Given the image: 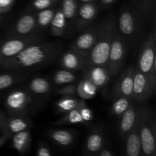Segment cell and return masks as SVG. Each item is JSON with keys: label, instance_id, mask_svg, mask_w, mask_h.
I'll list each match as a JSON object with an SVG mask.
<instances>
[{"label": "cell", "instance_id": "cell-1", "mask_svg": "<svg viewBox=\"0 0 156 156\" xmlns=\"http://www.w3.org/2000/svg\"><path fill=\"white\" fill-rule=\"evenodd\" d=\"M62 50L59 42L34 43L13 57L0 64V68L12 71L32 69L47 66L59 56Z\"/></svg>", "mask_w": 156, "mask_h": 156}, {"label": "cell", "instance_id": "cell-2", "mask_svg": "<svg viewBox=\"0 0 156 156\" xmlns=\"http://www.w3.org/2000/svg\"><path fill=\"white\" fill-rule=\"evenodd\" d=\"M117 32V17L110 14L98 23V34L95 44L87 56L86 66H107L110 49Z\"/></svg>", "mask_w": 156, "mask_h": 156}, {"label": "cell", "instance_id": "cell-3", "mask_svg": "<svg viewBox=\"0 0 156 156\" xmlns=\"http://www.w3.org/2000/svg\"><path fill=\"white\" fill-rule=\"evenodd\" d=\"M145 18L129 5H123L117 18V30L128 47L137 44L144 29Z\"/></svg>", "mask_w": 156, "mask_h": 156}, {"label": "cell", "instance_id": "cell-4", "mask_svg": "<svg viewBox=\"0 0 156 156\" xmlns=\"http://www.w3.org/2000/svg\"><path fill=\"white\" fill-rule=\"evenodd\" d=\"M138 125L141 139L142 155H156V124L154 114L147 106L138 108Z\"/></svg>", "mask_w": 156, "mask_h": 156}, {"label": "cell", "instance_id": "cell-5", "mask_svg": "<svg viewBox=\"0 0 156 156\" xmlns=\"http://www.w3.org/2000/svg\"><path fill=\"white\" fill-rule=\"evenodd\" d=\"M155 41V32L153 31L142 45L135 66L146 76L154 93L156 89Z\"/></svg>", "mask_w": 156, "mask_h": 156}, {"label": "cell", "instance_id": "cell-6", "mask_svg": "<svg viewBox=\"0 0 156 156\" xmlns=\"http://www.w3.org/2000/svg\"><path fill=\"white\" fill-rule=\"evenodd\" d=\"M128 46L119 33L116 32L110 49L108 61V69L110 77H115L120 73L123 66L127 53Z\"/></svg>", "mask_w": 156, "mask_h": 156}, {"label": "cell", "instance_id": "cell-7", "mask_svg": "<svg viewBox=\"0 0 156 156\" xmlns=\"http://www.w3.org/2000/svg\"><path fill=\"white\" fill-rule=\"evenodd\" d=\"M43 38L36 34L20 37H10L0 41V64L13 57L28 46L42 41Z\"/></svg>", "mask_w": 156, "mask_h": 156}, {"label": "cell", "instance_id": "cell-8", "mask_svg": "<svg viewBox=\"0 0 156 156\" xmlns=\"http://www.w3.org/2000/svg\"><path fill=\"white\" fill-rule=\"evenodd\" d=\"M34 103V98L29 91L18 89L7 95L5 106L12 115L24 116Z\"/></svg>", "mask_w": 156, "mask_h": 156}, {"label": "cell", "instance_id": "cell-9", "mask_svg": "<svg viewBox=\"0 0 156 156\" xmlns=\"http://www.w3.org/2000/svg\"><path fill=\"white\" fill-rule=\"evenodd\" d=\"M97 34L98 24H91L73 41L70 49L87 58L95 44Z\"/></svg>", "mask_w": 156, "mask_h": 156}, {"label": "cell", "instance_id": "cell-10", "mask_svg": "<svg viewBox=\"0 0 156 156\" xmlns=\"http://www.w3.org/2000/svg\"><path fill=\"white\" fill-rule=\"evenodd\" d=\"M37 34L36 15L32 12L27 13L20 17L10 29L8 37H27Z\"/></svg>", "mask_w": 156, "mask_h": 156}, {"label": "cell", "instance_id": "cell-11", "mask_svg": "<svg viewBox=\"0 0 156 156\" xmlns=\"http://www.w3.org/2000/svg\"><path fill=\"white\" fill-rule=\"evenodd\" d=\"M134 73H135V66H129L121 73L120 77H118L116 81L115 85L113 88L112 96L114 99L119 97H126L131 99Z\"/></svg>", "mask_w": 156, "mask_h": 156}, {"label": "cell", "instance_id": "cell-12", "mask_svg": "<svg viewBox=\"0 0 156 156\" xmlns=\"http://www.w3.org/2000/svg\"><path fill=\"white\" fill-rule=\"evenodd\" d=\"M155 93L151 88L146 76L135 67L133 93L131 100L143 103L150 98Z\"/></svg>", "mask_w": 156, "mask_h": 156}, {"label": "cell", "instance_id": "cell-13", "mask_svg": "<svg viewBox=\"0 0 156 156\" xmlns=\"http://www.w3.org/2000/svg\"><path fill=\"white\" fill-rule=\"evenodd\" d=\"M98 13V5L94 2L82 3L76 15V29L84 30L91 25Z\"/></svg>", "mask_w": 156, "mask_h": 156}, {"label": "cell", "instance_id": "cell-14", "mask_svg": "<svg viewBox=\"0 0 156 156\" xmlns=\"http://www.w3.org/2000/svg\"><path fill=\"white\" fill-rule=\"evenodd\" d=\"M59 64L62 68L71 72L80 71L86 66L87 59L85 56L70 49L62 53Z\"/></svg>", "mask_w": 156, "mask_h": 156}, {"label": "cell", "instance_id": "cell-15", "mask_svg": "<svg viewBox=\"0 0 156 156\" xmlns=\"http://www.w3.org/2000/svg\"><path fill=\"white\" fill-rule=\"evenodd\" d=\"M105 146V134L101 126L92 127L87 136L85 146V154L97 155L98 152Z\"/></svg>", "mask_w": 156, "mask_h": 156}, {"label": "cell", "instance_id": "cell-16", "mask_svg": "<svg viewBox=\"0 0 156 156\" xmlns=\"http://www.w3.org/2000/svg\"><path fill=\"white\" fill-rule=\"evenodd\" d=\"M82 71L84 73V77L91 80L98 89L105 87L111 79L108 66H85Z\"/></svg>", "mask_w": 156, "mask_h": 156}, {"label": "cell", "instance_id": "cell-17", "mask_svg": "<svg viewBox=\"0 0 156 156\" xmlns=\"http://www.w3.org/2000/svg\"><path fill=\"white\" fill-rule=\"evenodd\" d=\"M138 118V108L134 104L131 103L129 108L119 117L118 133L122 139H124L126 134L131 130L136 124Z\"/></svg>", "mask_w": 156, "mask_h": 156}, {"label": "cell", "instance_id": "cell-18", "mask_svg": "<svg viewBox=\"0 0 156 156\" xmlns=\"http://www.w3.org/2000/svg\"><path fill=\"white\" fill-rule=\"evenodd\" d=\"M125 154L128 156H140L142 155L141 139L139 129L138 118L136 124L124 137Z\"/></svg>", "mask_w": 156, "mask_h": 156}, {"label": "cell", "instance_id": "cell-19", "mask_svg": "<svg viewBox=\"0 0 156 156\" xmlns=\"http://www.w3.org/2000/svg\"><path fill=\"white\" fill-rule=\"evenodd\" d=\"M29 127L30 121L25 116L12 115V117H7L5 120L2 129L3 133L6 134L11 138L14 134L29 129Z\"/></svg>", "mask_w": 156, "mask_h": 156}, {"label": "cell", "instance_id": "cell-20", "mask_svg": "<svg viewBox=\"0 0 156 156\" xmlns=\"http://www.w3.org/2000/svg\"><path fill=\"white\" fill-rule=\"evenodd\" d=\"M12 147L21 155H25L30 149L31 134L28 129L14 134L12 137Z\"/></svg>", "mask_w": 156, "mask_h": 156}, {"label": "cell", "instance_id": "cell-21", "mask_svg": "<svg viewBox=\"0 0 156 156\" xmlns=\"http://www.w3.org/2000/svg\"><path fill=\"white\" fill-rule=\"evenodd\" d=\"M50 140L61 147H69L73 143L75 134L68 129H52L48 133Z\"/></svg>", "mask_w": 156, "mask_h": 156}, {"label": "cell", "instance_id": "cell-22", "mask_svg": "<svg viewBox=\"0 0 156 156\" xmlns=\"http://www.w3.org/2000/svg\"><path fill=\"white\" fill-rule=\"evenodd\" d=\"M85 100L76 98V96H62L56 103V111L59 114H66L76 108H79L85 105Z\"/></svg>", "mask_w": 156, "mask_h": 156}, {"label": "cell", "instance_id": "cell-23", "mask_svg": "<svg viewBox=\"0 0 156 156\" xmlns=\"http://www.w3.org/2000/svg\"><path fill=\"white\" fill-rule=\"evenodd\" d=\"M67 24L68 23L60 8L56 9L54 16L49 27L50 34L53 37L62 36L67 28Z\"/></svg>", "mask_w": 156, "mask_h": 156}, {"label": "cell", "instance_id": "cell-24", "mask_svg": "<svg viewBox=\"0 0 156 156\" xmlns=\"http://www.w3.org/2000/svg\"><path fill=\"white\" fill-rule=\"evenodd\" d=\"M98 89V88L91 80L84 77L76 85V94L81 99L89 100L96 95Z\"/></svg>", "mask_w": 156, "mask_h": 156}, {"label": "cell", "instance_id": "cell-25", "mask_svg": "<svg viewBox=\"0 0 156 156\" xmlns=\"http://www.w3.org/2000/svg\"><path fill=\"white\" fill-rule=\"evenodd\" d=\"M56 9L55 8L51 7L47 9H44V10L38 11L37 12V31L46 30L49 28L52 19L54 16Z\"/></svg>", "mask_w": 156, "mask_h": 156}, {"label": "cell", "instance_id": "cell-26", "mask_svg": "<svg viewBox=\"0 0 156 156\" xmlns=\"http://www.w3.org/2000/svg\"><path fill=\"white\" fill-rule=\"evenodd\" d=\"M28 88L29 91L31 94L44 95L50 91V83L47 79L44 78L37 77L29 82Z\"/></svg>", "mask_w": 156, "mask_h": 156}, {"label": "cell", "instance_id": "cell-27", "mask_svg": "<svg viewBox=\"0 0 156 156\" xmlns=\"http://www.w3.org/2000/svg\"><path fill=\"white\" fill-rule=\"evenodd\" d=\"M78 0H61V10L64 14L67 23L73 21L76 18L78 9H79Z\"/></svg>", "mask_w": 156, "mask_h": 156}, {"label": "cell", "instance_id": "cell-28", "mask_svg": "<svg viewBox=\"0 0 156 156\" xmlns=\"http://www.w3.org/2000/svg\"><path fill=\"white\" fill-rule=\"evenodd\" d=\"M86 105V104H85ZM83 106V105H82ZM81 108V107H80ZM79 108H76L69 112L64 114L65 115L59 120L55 123L56 125H64V124H85V121L81 116L80 111Z\"/></svg>", "mask_w": 156, "mask_h": 156}, {"label": "cell", "instance_id": "cell-29", "mask_svg": "<svg viewBox=\"0 0 156 156\" xmlns=\"http://www.w3.org/2000/svg\"><path fill=\"white\" fill-rule=\"evenodd\" d=\"M130 101V98L126 97H119L114 98L111 109V114L119 118L132 103Z\"/></svg>", "mask_w": 156, "mask_h": 156}, {"label": "cell", "instance_id": "cell-30", "mask_svg": "<svg viewBox=\"0 0 156 156\" xmlns=\"http://www.w3.org/2000/svg\"><path fill=\"white\" fill-rule=\"evenodd\" d=\"M155 0H132L133 8L144 18H149Z\"/></svg>", "mask_w": 156, "mask_h": 156}, {"label": "cell", "instance_id": "cell-31", "mask_svg": "<svg viewBox=\"0 0 156 156\" xmlns=\"http://www.w3.org/2000/svg\"><path fill=\"white\" fill-rule=\"evenodd\" d=\"M76 76L73 72L63 69L58 70L53 76V81L56 85H67L73 83L76 80Z\"/></svg>", "mask_w": 156, "mask_h": 156}, {"label": "cell", "instance_id": "cell-32", "mask_svg": "<svg viewBox=\"0 0 156 156\" xmlns=\"http://www.w3.org/2000/svg\"><path fill=\"white\" fill-rule=\"evenodd\" d=\"M59 0H33L30 4V9L33 12L44 10L53 7Z\"/></svg>", "mask_w": 156, "mask_h": 156}, {"label": "cell", "instance_id": "cell-33", "mask_svg": "<svg viewBox=\"0 0 156 156\" xmlns=\"http://www.w3.org/2000/svg\"><path fill=\"white\" fill-rule=\"evenodd\" d=\"M19 75L13 73H3L0 75V90L7 89L16 82Z\"/></svg>", "mask_w": 156, "mask_h": 156}, {"label": "cell", "instance_id": "cell-34", "mask_svg": "<svg viewBox=\"0 0 156 156\" xmlns=\"http://www.w3.org/2000/svg\"><path fill=\"white\" fill-rule=\"evenodd\" d=\"M57 93L62 96H76V85L73 83L67 84L65 87L58 90Z\"/></svg>", "mask_w": 156, "mask_h": 156}, {"label": "cell", "instance_id": "cell-35", "mask_svg": "<svg viewBox=\"0 0 156 156\" xmlns=\"http://www.w3.org/2000/svg\"><path fill=\"white\" fill-rule=\"evenodd\" d=\"M79 111H80L81 116L85 121V124L92 121L93 119H94V114H93L92 111L87 106V105L81 107Z\"/></svg>", "mask_w": 156, "mask_h": 156}, {"label": "cell", "instance_id": "cell-36", "mask_svg": "<svg viewBox=\"0 0 156 156\" xmlns=\"http://www.w3.org/2000/svg\"><path fill=\"white\" fill-rule=\"evenodd\" d=\"M15 0H0V13H5L12 9Z\"/></svg>", "mask_w": 156, "mask_h": 156}, {"label": "cell", "instance_id": "cell-37", "mask_svg": "<svg viewBox=\"0 0 156 156\" xmlns=\"http://www.w3.org/2000/svg\"><path fill=\"white\" fill-rule=\"evenodd\" d=\"M37 156H51L52 153L48 146H46L44 143H41L38 145L37 149Z\"/></svg>", "mask_w": 156, "mask_h": 156}, {"label": "cell", "instance_id": "cell-38", "mask_svg": "<svg viewBox=\"0 0 156 156\" xmlns=\"http://www.w3.org/2000/svg\"><path fill=\"white\" fill-rule=\"evenodd\" d=\"M117 0H99V6L102 9H109Z\"/></svg>", "mask_w": 156, "mask_h": 156}, {"label": "cell", "instance_id": "cell-39", "mask_svg": "<svg viewBox=\"0 0 156 156\" xmlns=\"http://www.w3.org/2000/svg\"><path fill=\"white\" fill-rule=\"evenodd\" d=\"M114 155L115 154L111 149L105 147V146H103V148L97 154V155L99 156H114Z\"/></svg>", "mask_w": 156, "mask_h": 156}, {"label": "cell", "instance_id": "cell-40", "mask_svg": "<svg viewBox=\"0 0 156 156\" xmlns=\"http://www.w3.org/2000/svg\"><path fill=\"white\" fill-rule=\"evenodd\" d=\"M9 139H10V137H9L8 135H6V134H4V133H3L2 136H0V148H1L2 146L6 143V141H7Z\"/></svg>", "mask_w": 156, "mask_h": 156}, {"label": "cell", "instance_id": "cell-41", "mask_svg": "<svg viewBox=\"0 0 156 156\" xmlns=\"http://www.w3.org/2000/svg\"><path fill=\"white\" fill-rule=\"evenodd\" d=\"M6 118H7V117H6L5 114L2 111H0V128H1V129H2V126L3 123H4L5 120H6Z\"/></svg>", "mask_w": 156, "mask_h": 156}, {"label": "cell", "instance_id": "cell-42", "mask_svg": "<svg viewBox=\"0 0 156 156\" xmlns=\"http://www.w3.org/2000/svg\"><path fill=\"white\" fill-rule=\"evenodd\" d=\"M81 3H86V2H94L97 0H78Z\"/></svg>", "mask_w": 156, "mask_h": 156}, {"label": "cell", "instance_id": "cell-43", "mask_svg": "<svg viewBox=\"0 0 156 156\" xmlns=\"http://www.w3.org/2000/svg\"><path fill=\"white\" fill-rule=\"evenodd\" d=\"M0 15H1V13H0Z\"/></svg>", "mask_w": 156, "mask_h": 156}, {"label": "cell", "instance_id": "cell-44", "mask_svg": "<svg viewBox=\"0 0 156 156\" xmlns=\"http://www.w3.org/2000/svg\"><path fill=\"white\" fill-rule=\"evenodd\" d=\"M0 129H1V128H0Z\"/></svg>", "mask_w": 156, "mask_h": 156}]
</instances>
